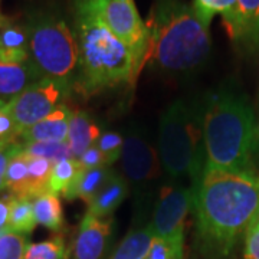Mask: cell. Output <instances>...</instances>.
<instances>
[{
  "label": "cell",
  "mask_w": 259,
  "mask_h": 259,
  "mask_svg": "<svg viewBox=\"0 0 259 259\" xmlns=\"http://www.w3.org/2000/svg\"><path fill=\"white\" fill-rule=\"evenodd\" d=\"M206 164L238 173H256L259 134L248 98L231 87H222L203 107Z\"/></svg>",
  "instance_id": "obj_3"
},
{
  "label": "cell",
  "mask_w": 259,
  "mask_h": 259,
  "mask_svg": "<svg viewBox=\"0 0 259 259\" xmlns=\"http://www.w3.org/2000/svg\"><path fill=\"white\" fill-rule=\"evenodd\" d=\"M36 219L33 212V203L30 199L25 197H15L12 199L9 213V223L8 231L18 232L23 235H29L36 228Z\"/></svg>",
  "instance_id": "obj_21"
},
{
  "label": "cell",
  "mask_w": 259,
  "mask_h": 259,
  "mask_svg": "<svg viewBox=\"0 0 259 259\" xmlns=\"http://www.w3.org/2000/svg\"><path fill=\"white\" fill-rule=\"evenodd\" d=\"M105 0H72L74 32L79 74L75 90L93 95L124 83L137 81L136 68L128 49L121 44L102 19Z\"/></svg>",
  "instance_id": "obj_2"
},
{
  "label": "cell",
  "mask_w": 259,
  "mask_h": 259,
  "mask_svg": "<svg viewBox=\"0 0 259 259\" xmlns=\"http://www.w3.org/2000/svg\"><path fill=\"white\" fill-rule=\"evenodd\" d=\"M158 156L167 180L183 183L197 193L206 167L203 107L177 100L160 118Z\"/></svg>",
  "instance_id": "obj_5"
},
{
  "label": "cell",
  "mask_w": 259,
  "mask_h": 259,
  "mask_svg": "<svg viewBox=\"0 0 259 259\" xmlns=\"http://www.w3.org/2000/svg\"><path fill=\"white\" fill-rule=\"evenodd\" d=\"M183 239H161L154 238L146 259H185Z\"/></svg>",
  "instance_id": "obj_29"
},
{
  "label": "cell",
  "mask_w": 259,
  "mask_h": 259,
  "mask_svg": "<svg viewBox=\"0 0 259 259\" xmlns=\"http://www.w3.org/2000/svg\"><path fill=\"white\" fill-rule=\"evenodd\" d=\"M44 78L26 51L0 49V98L10 101Z\"/></svg>",
  "instance_id": "obj_11"
},
{
  "label": "cell",
  "mask_w": 259,
  "mask_h": 259,
  "mask_svg": "<svg viewBox=\"0 0 259 259\" xmlns=\"http://www.w3.org/2000/svg\"><path fill=\"white\" fill-rule=\"evenodd\" d=\"M102 19L114 36L131 54L136 75L139 78L147 64L148 29L140 16L134 0H105L102 5Z\"/></svg>",
  "instance_id": "obj_9"
},
{
  "label": "cell",
  "mask_w": 259,
  "mask_h": 259,
  "mask_svg": "<svg viewBox=\"0 0 259 259\" xmlns=\"http://www.w3.org/2000/svg\"><path fill=\"white\" fill-rule=\"evenodd\" d=\"M22 147L18 140H0V190L5 189V175L12 156Z\"/></svg>",
  "instance_id": "obj_31"
},
{
  "label": "cell",
  "mask_w": 259,
  "mask_h": 259,
  "mask_svg": "<svg viewBox=\"0 0 259 259\" xmlns=\"http://www.w3.org/2000/svg\"><path fill=\"white\" fill-rule=\"evenodd\" d=\"M252 225H253L255 228H258V229H259V214H258V216H256V219L253 221V223H252Z\"/></svg>",
  "instance_id": "obj_37"
},
{
  "label": "cell",
  "mask_w": 259,
  "mask_h": 259,
  "mask_svg": "<svg viewBox=\"0 0 259 259\" xmlns=\"http://www.w3.org/2000/svg\"><path fill=\"white\" fill-rule=\"evenodd\" d=\"M100 136L101 130L98 128V125L94 122L88 112L79 110L72 112L66 143L74 160H78L88 148L95 146Z\"/></svg>",
  "instance_id": "obj_16"
},
{
  "label": "cell",
  "mask_w": 259,
  "mask_h": 259,
  "mask_svg": "<svg viewBox=\"0 0 259 259\" xmlns=\"http://www.w3.org/2000/svg\"><path fill=\"white\" fill-rule=\"evenodd\" d=\"M95 146L100 148L102 154L105 156L107 164L111 166L121 158L122 148H124V137L115 131H105V133H101Z\"/></svg>",
  "instance_id": "obj_30"
},
{
  "label": "cell",
  "mask_w": 259,
  "mask_h": 259,
  "mask_svg": "<svg viewBox=\"0 0 259 259\" xmlns=\"http://www.w3.org/2000/svg\"><path fill=\"white\" fill-rule=\"evenodd\" d=\"M28 30L29 55L39 74L75 88L79 74V56L72 28L55 9L29 12L23 22Z\"/></svg>",
  "instance_id": "obj_6"
},
{
  "label": "cell",
  "mask_w": 259,
  "mask_h": 259,
  "mask_svg": "<svg viewBox=\"0 0 259 259\" xmlns=\"http://www.w3.org/2000/svg\"><path fill=\"white\" fill-rule=\"evenodd\" d=\"M112 173L114 171L110 166L81 170L75 177L74 183L62 194V197H65L66 200L81 199L87 204H90L97 193L101 190L102 186L112 176Z\"/></svg>",
  "instance_id": "obj_17"
},
{
  "label": "cell",
  "mask_w": 259,
  "mask_h": 259,
  "mask_svg": "<svg viewBox=\"0 0 259 259\" xmlns=\"http://www.w3.org/2000/svg\"><path fill=\"white\" fill-rule=\"evenodd\" d=\"M194 200L196 192L190 186L170 180L163 183L150 222L154 238L185 241L186 218L194 209Z\"/></svg>",
  "instance_id": "obj_10"
},
{
  "label": "cell",
  "mask_w": 259,
  "mask_h": 259,
  "mask_svg": "<svg viewBox=\"0 0 259 259\" xmlns=\"http://www.w3.org/2000/svg\"><path fill=\"white\" fill-rule=\"evenodd\" d=\"M79 173V168L76 166L74 158H65L54 164L52 173L49 179V187L48 190L55 194H62L68 190V187L74 183L75 177Z\"/></svg>",
  "instance_id": "obj_24"
},
{
  "label": "cell",
  "mask_w": 259,
  "mask_h": 259,
  "mask_svg": "<svg viewBox=\"0 0 259 259\" xmlns=\"http://www.w3.org/2000/svg\"><path fill=\"white\" fill-rule=\"evenodd\" d=\"M128 193L130 187L127 180L114 171L108 182L102 186L101 190L94 197L93 202L88 204L87 212L101 219H108L128 197Z\"/></svg>",
  "instance_id": "obj_15"
},
{
  "label": "cell",
  "mask_w": 259,
  "mask_h": 259,
  "mask_svg": "<svg viewBox=\"0 0 259 259\" xmlns=\"http://www.w3.org/2000/svg\"><path fill=\"white\" fill-rule=\"evenodd\" d=\"M23 259H68L64 238L61 235H55L47 241L30 243Z\"/></svg>",
  "instance_id": "obj_25"
},
{
  "label": "cell",
  "mask_w": 259,
  "mask_h": 259,
  "mask_svg": "<svg viewBox=\"0 0 259 259\" xmlns=\"http://www.w3.org/2000/svg\"><path fill=\"white\" fill-rule=\"evenodd\" d=\"M5 232H6V231H3V229H0V236H2V235H3Z\"/></svg>",
  "instance_id": "obj_39"
},
{
  "label": "cell",
  "mask_w": 259,
  "mask_h": 259,
  "mask_svg": "<svg viewBox=\"0 0 259 259\" xmlns=\"http://www.w3.org/2000/svg\"><path fill=\"white\" fill-rule=\"evenodd\" d=\"M29 156L19 148L12 156L5 175V189L15 197H28Z\"/></svg>",
  "instance_id": "obj_19"
},
{
  "label": "cell",
  "mask_w": 259,
  "mask_h": 259,
  "mask_svg": "<svg viewBox=\"0 0 259 259\" xmlns=\"http://www.w3.org/2000/svg\"><path fill=\"white\" fill-rule=\"evenodd\" d=\"M72 87L52 78H40L8 101V111L15 121L18 136L48 117L64 104Z\"/></svg>",
  "instance_id": "obj_8"
},
{
  "label": "cell",
  "mask_w": 259,
  "mask_h": 259,
  "mask_svg": "<svg viewBox=\"0 0 259 259\" xmlns=\"http://www.w3.org/2000/svg\"><path fill=\"white\" fill-rule=\"evenodd\" d=\"M52 167H54V163H51L47 158L29 156L28 197L30 200L48 192Z\"/></svg>",
  "instance_id": "obj_22"
},
{
  "label": "cell",
  "mask_w": 259,
  "mask_h": 259,
  "mask_svg": "<svg viewBox=\"0 0 259 259\" xmlns=\"http://www.w3.org/2000/svg\"><path fill=\"white\" fill-rule=\"evenodd\" d=\"M243 259H259V229L253 225L245 233Z\"/></svg>",
  "instance_id": "obj_34"
},
{
  "label": "cell",
  "mask_w": 259,
  "mask_h": 259,
  "mask_svg": "<svg viewBox=\"0 0 259 259\" xmlns=\"http://www.w3.org/2000/svg\"><path fill=\"white\" fill-rule=\"evenodd\" d=\"M194 212L204 252L216 258L228 256L259 214V175L206 164Z\"/></svg>",
  "instance_id": "obj_1"
},
{
  "label": "cell",
  "mask_w": 259,
  "mask_h": 259,
  "mask_svg": "<svg viewBox=\"0 0 259 259\" xmlns=\"http://www.w3.org/2000/svg\"><path fill=\"white\" fill-rule=\"evenodd\" d=\"M22 150L32 157L47 158L51 163H58L65 158H72L68 143H22Z\"/></svg>",
  "instance_id": "obj_26"
},
{
  "label": "cell",
  "mask_w": 259,
  "mask_h": 259,
  "mask_svg": "<svg viewBox=\"0 0 259 259\" xmlns=\"http://www.w3.org/2000/svg\"><path fill=\"white\" fill-rule=\"evenodd\" d=\"M28 248V235L6 231L0 236V259H23Z\"/></svg>",
  "instance_id": "obj_28"
},
{
  "label": "cell",
  "mask_w": 259,
  "mask_h": 259,
  "mask_svg": "<svg viewBox=\"0 0 259 259\" xmlns=\"http://www.w3.org/2000/svg\"><path fill=\"white\" fill-rule=\"evenodd\" d=\"M236 6V0H193L192 8L197 19L204 28H210L213 18L216 15H221L222 20H228L231 18Z\"/></svg>",
  "instance_id": "obj_23"
},
{
  "label": "cell",
  "mask_w": 259,
  "mask_h": 259,
  "mask_svg": "<svg viewBox=\"0 0 259 259\" xmlns=\"http://www.w3.org/2000/svg\"><path fill=\"white\" fill-rule=\"evenodd\" d=\"M121 161L134 199V212H150L163 167L156 148L140 130H130L124 139Z\"/></svg>",
  "instance_id": "obj_7"
},
{
  "label": "cell",
  "mask_w": 259,
  "mask_h": 259,
  "mask_svg": "<svg viewBox=\"0 0 259 259\" xmlns=\"http://www.w3.org/2000/svg\"><path fill=\"white\" fill-rule=\"evenodd\" d=\"M12 199H13V196L10 193L0 197V229H3V231H8Z\"/></svg>",
  "instance_id": "obj_35"
},
{
  "label": "cell",
  "mask_w": 259,
  "mask_h": 259,
  "mask_svg": "<svg viewBox=\"0 0 259 259\" xmlns=\"http://www.w3.org/2000/svg\"><path fill=\"white\" fill-rule=\"evenodd\" d=\"M153 239L154 235L150 223L141 226L136 231L130 232L125 239L121 242L111 259H146Z\"/></svg>",
  "instance_id": "obj_20"
},
{
  "label": "cell",
  "mask_w": 259,
  "mask_h": 259,
  "mask_svg": "<svg viewBox=\"0 0 259 259\" xmlns=\"http://www.w3.org/2000/svg\"><path fill=\"white\" fill-rule=\"evenodd\" d=\"M148 29L147 62L170 75H193L207 64L212 52L204 28L186 0H153Z\"/></svg>",
  "instance_id": "obj_4"
},
{
  "label": "cell",
  "mask_w": 259,
  "mask_h": 259,
  "mask_svg": "<svg viewBox=\"0 0 259 259\" xmlns=\"http://www.w3.org/2000/svg\"><path fill=\"white\" fill-rule=\"evenodd\" d=\"M33 212L37 225L45 226L47 229L59 232L64 226V210L59 196L52 192H45L32 200Z\"/></svg>",
  "instance_id": "obj_18"
},
{
  "label": "cell",
  "mask_w": 259,
  "mask_h": 259,
  "mask_svg": "<svg viewBox=\"0 0 259 259\" xmlns=\"http://www.w3.org/2000/svg\"><path fill=\"white\" fill-rule=\"evenodd\" d=\"M223 26L239 51L259 52V0H236L235 10Z\"/></svg>",
  "instance_id": "obj_12"
},
{
  "label": "cell",
  "mask_w": 259,
  "mask_h": 259,
  "mask_svg": "<svg viewBox=\"0 0 259 259\" xmlns=\"http://www.w3.org/2000/svg\"><path fill=\"white\" fill-rule=\"evenodd\" d=\"M6 104H8V101H5V100H2V98H0V108H2V107H5Z\"/></svg>",
  "instance_id": "obj_38"
},
{
  "label": "cell",
  "mask_w": 259,
  "mask_h": 259,
  "mask_svg": "<svg viewBox=\"0 0 259 259\" xmlns=\"http://www.w3.org/2000/svg\"><path fill=\"white\" fill-rule=\"evenodd\" d=\"M0 49L29 52L28 30L23 23H9L0 26Z\"/></svg>",
  "instance_id": "obj_27"
},
{
  "label": "cell",
  "mask_w": 259,
  "mask_h": 259,
  "mask_svg": "<svg viewBox=\"0 0 259 259\" xmlns=\"http://www.w3.org/2000/svg\"><path fill=\"white\" fill-rule=\"evenodd\" d=\"M112 221L83 214L74 243V259H101L111 236Z\"/></svg>",
  "instance_id": "obj_13"
},
{
  "label": "cell",
  "mask_w": 259,
  "mask_h": 259,
  "mask_svg": "<svg viewBox=\"0 0 259 259\" xmlns=\"http://www.w3.org/2000/svg\"><path fill=\"white\" fill-rule=\"evenodd\" d=\"M72 112L66 104H62L44 120L25 130L19 139L22 143H65Z\"/></svg>",
  "instance_id": "obj_14"
},
{
  "label": "cell",
  "mask_w": 259,
  "mask_h": 259,
  "mask_svg": "<svg viewBox=\"0 0 259 259\" xmlns=\"http://www.w3.org/2000/svg\"><path fill=\"white\" fill-rule=\"evenodd\" d=\"M76 161V166L81 170H88V168H97V167H104L108 166L107 164V160H105V156L102 154V151L97 146H93L90 147L85 153H83L81 157Z\"/></svg>",
  "instance_id": "obj_32"
},
{
  "label": "cell",
  "mask_w": 259,
  "mask_h": 259,
  "mask_svg": "<svg viewBox=\"0 0 259 259\" xmlns=\"http://www.w3.org/2000/svg\"><path fill=\"white\" fill-rule=\"evenodd\" d=\"M6 105L0 108V140H18L19 136L15 121L8 111Z\"/></svg>",
  "instance_id": "obj_33"
},
{
  "label": "cell",
  "mask_w": 259,
  "mask_h": 259,
  "mask_svg": "<svg viewBox=\"0 0 259 259\" xmlns=\"http://www.w3.org/2000/svg\"><path fill=\"white\" fill-rule=\"evenodd\" d=\"M0 2H2V0H0ZM9 22H10V19L6 18V16H3V15H2V10H0V26L6 25V23H9Z\"/></svg>",
  "instance_id": "obj_36"
}]
</instances>
